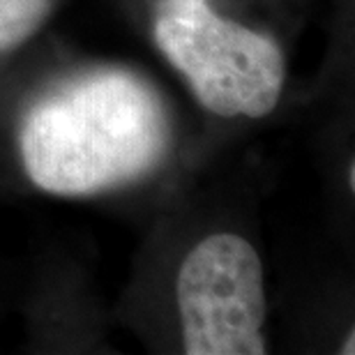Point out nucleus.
<instances>
[{"instance_id":"39448f33","label":"nucleus","mask_w":355,"mask_h":355,"mask_svg":"<svg viewBox=\"0 0 355 355\" xmlns=\"http://www.w3.org/2000/svg\"><path fill=\"white\" fill-rule=\"evenodd\" d=\"M353 335H355V332L351 330V335H349V342H344V349H342V353H355V349H353Z\"/></svg>"},{"instance_id":"f257e3e1","label":"nucleus","mask_w":355,"mask_h":355,"mask_svg":"<svg viewBox=\"0 0 355 355\" xmlns=\"http://www.w3.org/2000/svg\"><path fill=\"white\" fill-rule=\"evenodd\" d=\"M162 97L125 69L81 74L33 104L21 127L28 178L58 196H88L139 180L166 155Z\"/></svg>"},{"instance_id":"f03ea898","label":"nucleus","mask_w":355,"mask_h":355,"mask_svg":"<svg viewBox=\"0 0 355 355\" xmlns=\"http://www.w3.org/2000/svg\"><path fill=\"white\" fill-rule=\"evenodd\" d=\"M155 37L196 99L222 118H263L279 102L286 62L279 46L222 19L208 0H162Z\"/></svg>"},{"instance_id":"7ed1b4c3","label":"nucleus","mask_w":355,"mask_h":355,"mask_svg":"<svg viewBox=\"0 0 355 355\" xmlns=\"http://www.w3.org/2000/svg\"><path fill=\"white\" fill-rule=\"evenodd\" d=\"M178 309L187 355H263V268L236 233L201 240L178 272Z\"/></svg>"},{"instance_id":"20e7f679","label":"nucleus","mask_w":355,"mask_h":355,"mask_svg":"<svg viewBox=\"0 0 355 355\" xmlns=\"http://www.w3.org/2000/svg\"><path fill=\"white\" fill-rule=\"evenodd\" d=\"M51 0H0V51L24 44L44 24Z\"/></svg>"},{"instance_id":"423d86ee","label":"nucleus","mask_w":355,"mask_h":355,"mask_svg":"<svg viewBox=\"0 0 355 355\" xmlns=\"http://www.w3.org/2000/svg\"><path fill=\"white\" fill-rule=\"evenodd\" d=\"M349 180H351V189L355 187V164H351V173H349Z\"/></svg>"}]
</instances>
